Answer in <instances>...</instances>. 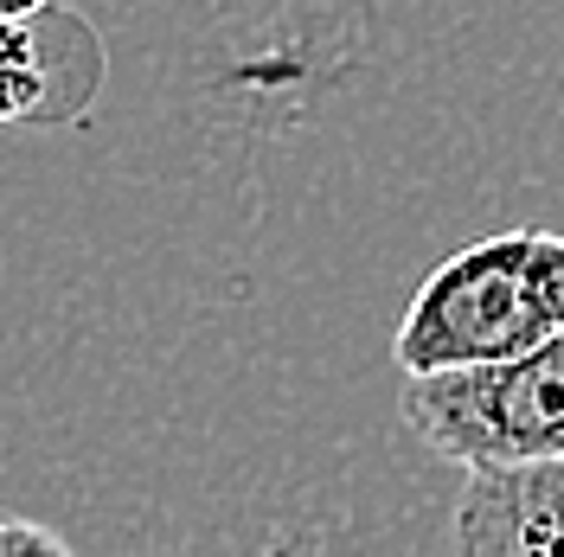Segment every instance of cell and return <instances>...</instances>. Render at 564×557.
Segmentation results:
<instances>
[{
  "mask_svg": "<svg viewBox=\"0 0 564 557\" xmlns=\"http://www.w3.org/2000/svg\"><path fill=\"white\" fill-rule=\"evenodd\" d=\"M109 77L104 33L65 7H33L0 20V122L7 129H70L84 122Z\"/></svg>",
  "mask_w": 564,
  "mask_h": 557,
  "instance_id": "3957f363",
  "label": "cell"
},
{
  "mask_svg": "<svg viewBox=\"0 0 564 557\" xmlns=\"http://www.w3.org/2000/svg\"><path fill=\"white\" fill-rule=\"evenodd\" d=\"M564 327V238L500 231L462 244L417 282L398 320V372H456L539 347Z\"/></svg>",
  "mask_w": 564,
  "mask_h": 557,
  "instance_id": "6da1fadb",
  "label": "cell"
},
{
  "mask_svg": "<svg viewBox=\"0 0 564 557\" xmlns=\"http://www.w3.org/2000/svg\"><path fill=\"white\" fill-rule=\"evenodd\" d=\"M33 7H65V0H0V20L7 13H33Z\"/></svg>",
  "mask_w": 564,
  "mask_h": 557,
  "instance_id": "8992f818",
  "label": "cell"
},
{
  "mask_svg": "<svg viewBox=\"0 0 564 557\" xmlns=\"http://www.w3.org/2000/svg\"><path fill=\"white\" fill-rule=\"evenodd\" d=\"M70 545L52 532V525L33 520H0V557H65Z\"/></svg>",
  "mask_w": 564,
  "mask_h": 557,
  "instance_id": "5b68a950",
  "label": "cell"
},
{
  "mask_svg": "<svg viewBox=\"0 0 564 557\" xmlns=\"http://www.w3.org/2000/svg\"><path fill=\"white\" fill-rule=\"evenodd\" d=\"M456 545L475 557H564V455L520 468H468Z\"/></svg>",
  "mask_w": 564,
  "mask_h": 557,
  "instance_id": "277c9868",
  "label": "cell"
},
{
  "mask_svg": "<svg viewBox=\"0 0 564 557\" xmlns=\"http://www.w3.org/2000/svg\"><path fill=\"white\" fill-rule=\"evenodd\" d=\"M398 417L456 468H520L564 455V327L539 347L456 372H404Z\"/></svg>",
  "mask_w": 564,
  "mask_h": 557,
  "instance_id": "7a4b0ae2",
  "label": "cell"
}]
</instances>
